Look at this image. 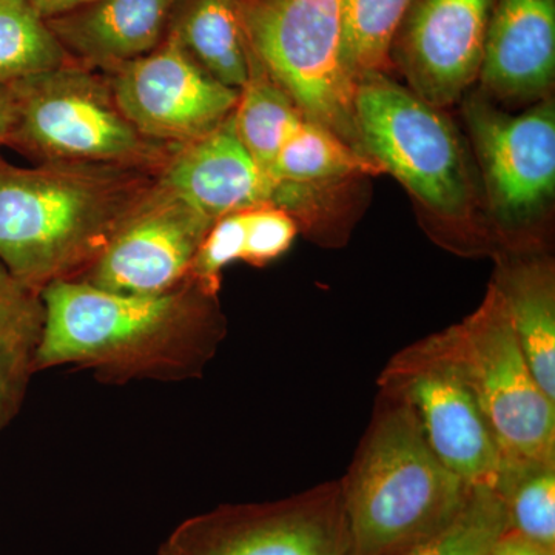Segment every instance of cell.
I'll use <instances>...</instances> for the list:
<instances>
[{
	"label": "cell",
	"instance_id": "27",
	"mask_svg": "<svg viewBox=\"0 0 555 555\" xmlns=\"http://www.w3.org/2000/svg\"><path fill=\"white\" fill-rule=\"evenodd\" d=\"M297 233V221L284 208L262 206L247 210L243 261L258 268L275 261L291 248Z\"/></svg>",
	"mask_w": 555,
	"mask_h": 555
},
{
	"label": "cell",
	"instance_id": "6",
	"mask_svg": "<svg viewBox=\"0 0 555 555\" xmlns=\"http://www.w3.org/2000/svg\"><path fill=\"white\" fill-rule=\"evenodd\" d=\"M358 149L440 217H466L469 179L454 127L437 107L385 73L357 80Z\"/></svg>",
	"mask_w": 555,
	"mask_h": 555
},
{
	"label": "cell",
	"instance_id": "24",
	"mask_svg": "<svg viewBox=\"0 0 555 555\" xmlns=\"http://www.w3.org/2000/svg\"><path fill=\"white\" fill-rule=\"evenodd\" d=\"M415 0H346L343 56L356 79L385 73L397 33Z\"/></svg>",
	"mask_w": 555,
	"mask_h": 555
},
{
	"label": "cell",
	"instance_id": "7",
	"mask_svg": "<svg viewBox=\"0 0 555 555\" xmlns=\"http://www.w3.org/2000/svg\"><path fill=\"white\" fill-rule=\"evenodd\" d=\"M440 335L476 393L502 463L555 462V401L537 383L494 284L476 312Z\"/></svg>",
	"mask_w": 555,
	"mask_h": 555
},
{
	"label": "cell",
	"instance_id": "17",
	"mask_svg": "<svg viewBox=\"0 0 555 555\" xmlns=\"http://www.w3.org/2000/svg\"><path fill=\"white\" fill-rule=\"evenodd\" d=\"M492 284L505 301L511 326L532 374L555 401V280L547 259L500 264Z\"/></svg>",
	"mask_w": 555,
	"mask_h": 555
},
{
	"label": "cell",
	"instance_id": "10",
	"mask_svg": "<svg viewBox=\"0 0 555 555\" xmlns=\"http://www.w3.org/2000/svg\"><path fill=\"white\" fill-rule=\"evenodd\" d=\"M105 75L134 129L169 147L217 129L238 104L240 90L201 67L175 31L155 50Z\"/></svg>",
	"mask_w": 555,
	"mask_h": 555
},
{
	"label": "cell",
	"instance_id": "22",
	"mask_svg": "<svg viewBox=\"0 0 555 555\" xmlns=\"http://www.w3.org/2000/svg\"><path fill=\"white\" fill-rule=\"evenodd\" d=\"M72 62L49 22L28 0H0V87Z\"/></svg>",
	"mask_w": 555,
	"mask_h": 555
},
{
	"label": "cell",
	"instance_id": "20",
	"mask_svg": "<svg viewBox=\"0 0 555 555\" xmlns=\"http://www.w3.org/2000/svg\"><path fill=\"white\" fill-rule=\"evenodd\" d=\"M382 171L374 160L334 131L305 118L278 153L270 178L278 189L281 185L309 188L310 184Z\"/></svg>",
	"mask_w": 555,
	"mask_h": 555
},
{
	"label": "cell",
	"instance_id": "23",
	"mask_svg": "<svg viewBox=\"0 0 555 555\" xmlns=\"http://www.w3.org/2000/svg\"><path fill=\"white\" fill-rule=\"evenodd\" d=\"M494 491L507 529L555 551V462L502 463Z\"/></svg>",
	"mask_w": 555,
	"mask_h": 555
},
{
	"label": "cell",
	"instance_id": "11",
	"mask_svg": "<svg viewBox=\"0 0 555 555\" xmlns=\"http://www.w3.org/2000/svg\"><path fill=\"white\" fill-rule=\"evenodd\" d=\"M214 222L156 181L78 280L115 294H163L188 280Z\"/></svg>",
	"mask_w": 555,
	"mask_h": 555
},
{
	"label": "cell",
	"instance_id": "15",
	"mask_svg": "<svg viewBox=\"0 0 555 555\" xmlns=\"http://www.w3.org/2000/svg\"><path fill=\"white\" fill-rule=\"evenodd\" d=\"M555 75V0H495L480 76L502 98L545 93Z\"/></svg>",
	"mask_w": 555,
	"mask_h": 555
},
{
	"label": "cell",
	"instance_id": "28",
	"mask_svg": "<svg viewBox=\"0 0 555 555\" xmlns=\"http://www.w3.org/2000/svg\"><path fill=\"white\" fill-rule=\"evenodd\" d=\"M488 555H555V551L547 550V547L526 539L518 532L506 529Z\"/></svg>",
	"mask_w": 555,
	"mask_h": 555
},
{
	"label": "cell",
	"instance_id": "26",
	"mask_svg": "<svg viewBox=\"0 0 555 555\" xmlns=\"http://www.w3.org/2000/svg\"><path fill=\"white\" fill-rule=\"evenodd\" d=\"M247 211V210H246ZM246 211L217 219L193 259L189 278L208 291H219L222 270L235 261H243L246 241Z\"/></svg>",
	"mask_w": 555,
	"mask_h": 555
},
{
	"label": "cell",
	"instance_id": "5",
	"mask_svg": "<svg viewBox=\"0 0 555 555\" xmlns=\"http://www.w3.org/2000/svg\"><path fill=\"white\" fill-rule=\"evenodd\" d=\"M346 0H236L251 57L306 119L358 149L356 79L343 56ZM361 152V150H360Z\"/></svg>",
	"mask_w": 555,
	"mask_h": 555
},
{
	"label": "cell",
	"instance_id": "8",
	"mask_svg": "<svg viewBox=\"0 0 555 555\" xmlns=\"http://www.w3.org/2000/svg\"><path fill=\"white\" fill-rule=\"evenodd\" d=\"M377 383L379 390L406 401L427 444L449 470L473 488L494 489L502 452L440 332L390 358Z\"/></svg>",
	"mask_w": 555,
	"mask_h": 555
},
{
	"label": "cell",
	"instance_id": "2",
	"mask_svg": "<svg viewBox=\"0 0 555 555\" xmlns=\"http://www.w3.org/2000/svg\"><path fill=\"white\" fill-rule=\"evenodd\" d=\"M158 171L0 158V262L42 292L78 280L155 185Z\"/></svg>",
	"mask_w": 555,
	"mask_h": 555
},
{
	"label": "cell",
	"instance_id": "14",
	"mask_svg": "<svg viewBox=\"0 0 555 555\" xmlns=\"http://www.w3.org/2000/svg\"><path fill=\"white\" fill-rule=\"evenodd\" d=\"M156 181L211 221L251 208L276 207L280 190L240 141L233 116L175 149Z\"/></svg>",
	"mask_w": 555,
	"mask_h": 555
},
{
	"label": "cell",
	"instance_id": "18",
	"mask_svg": "<svg viewBox=\"0 0 555 555\" xmlns=\"http://www.w3.org/2000/svg\"><path fill=\"white\" fill-rule=\"evenodd\" d=\"M46 327L42 292L0 262V433L20 414Z\"/></svg>",
	"mask_w": 555,
	"mask_h": 555
},
{
	"label": "cell",
	"instance_id": "21",
	"mask_svg": "<svg viewBox=\"0 0 555 555\" xmlns=\"http://www.w3.org/2000/svg\"><path fill=\"white\" fill-rule=\"evenodd\" d=\"M232 116L240 141L269 177L281 147L305 119L294 101L266 75L254 57L250 76L240 90Z\"/></svg>",
	"mask_w": 555,
	"mask_h": 555
},
{
	"label": "cell",
	"instance_id": "29",
	"mask_svg": "<svg viewBox=\"0 0 555 555\" xmlns=\"http://www.w3.org/2000/svg\"><path fill=\"white\" fill-rule=\"evenodd\" d=\"M28 2L43 20L49 21L62 16V14L83 9V7L90 5L96 0H28Z\"/></svg>",
	"mask_w": 555,
	"mask_h": 555
},
{
	"label": "cell",
	"instance_id": "3",
	"mask_svg": "<svg viewBox=\"0 0 555 555\" xmlns=\"http://www.w3.org/2000/svg\"><path fill=\"white\" fill-rule=\"evenodd\" d=\"M349 555H401L447 528L466 485L434 454L406 401L378 389L374 414L341 478Z\"/></svg>",
	"mask_w": 555,
	"mask_h": 555
},
{
	"label": "cell",
	"instance_id": "9",
	"mask_svg": "<svg viewBox=\"0 0 555 555\" xmlns=\"http://www.w3.org/2000/svg\"><path fill=\"white\" fill-rule=\"evenodd\" d=\"M341 481L287 499L224 505L177 526L158 555H349Z\"/></svg>",
	"mask_w": 555,
	"mask_h": 555
},
{
	"label": "cell",
	"instance_id": "12",
	"mask_svg": "<svg viewBox=\"0 0 555 555\" xmlns=\"http://www.w3.org/2000/svg\"><path fill=\"white\" fill-rule=\"evenodd\" d=\"M467 120L496 214L509 225L525 224L554 196V105L509 116L474 102Z\"/></svg>",
	"mask_w": 555,
	"mask_h": 555
},
{
	"label": "cell",
	"instance_id": "25",
	"mask_svg": "<svg viewBox=\"0 0 555 555\" xmlns=\"http://www.w3.org/2000/svg\"><path fill=\"white\" fill-rule=\"evenodd\" d=\"M507 529L506 511L492 488L476 486L459 516L401 555H488Z\"/></svg>",
	"mask_w": 555,
	"mask_h": 555
},
{
	"label": "cell",
	"instance_id": "4",
	"mask_svg": "<svg viewBox=\"0 0 555 555\" xmlns=\"http://www.w3.org/2000/svg\"><path fill=\"white\" fill-rule=\"evenodd\" d=\"M10 90L16 116L7 145L40 163L159 171L177 149L134 129L100 69L72 61Z\"/></svg>",
	"mask_w": 555,
	"mask_h": 555
},
{
	"label": "cell",
	"instance_id": "16",
	"mask_svg": "<svg viewBox=\"0 0 555 555\" xmlns=\"http://www.w3.org/2000/svg\"><path fill=\"white\" fill-rule=\"evenodd\" d=\"M175 2L96 0L47 22L69 60L108 73L163 42Z\"/></svg>",
	"mask_w": 555,
	"mask_h": 555
},
{
	"label": "cell",
	"instance_id": "30",
	"mask_svg": "<svg viewBox=\"0 0 555 555\" xmlns=\"http://www.w3.org/2000/svg\"><path fill=\"white\" fill-rule=\"evenodd\" d=\"M16 116V105L10 87H0V147L9 144Z\"/></svg>",
	"mask_w": 555,
	"mask_h": 555
},
{
	"label": "cell",
	"instance_id": "13",
	"mask_svg": "<svg viewBox=\"0 0 555 555\" xmlns=\"http://www.w3.org/2000/svg\"><path fill=\"white\" fill-rule=\"evenodd\" d=\"M495 0H415L397 33L398 62L412 91L434 107L462 96L480 76Z\"/></svg>",
	"mask_w": 555,
	"mask_h": 555
},
{
	"label": "cell",
	"instance_id": "19",
	"mask_svg": "<svg viewBox=\"0 0 555 555\" xmlns=\"http://www.w3.org/2000/svg\"><path fill=\"white\" fill-rule=\"evenodd\" d=\"M175 33L190 56L219 82L235 90L246 86L251 57L236 0H196Z\"/></svg>",
	"mask_w": 555,
	"mask_h": 555
},
{
	"label": "cell",
	"instance_id": "1",
	"mask_svg": "<svg viewBox=\"0 0 555 555\" xmlns=\"http://www.w3.org/2000/svg\"><path fill=\"white\" fill-rule=\"evenodd\" d=\"M46 327L36 372L89 369L109 385L199 378L228 335L217 292L192 278L153 295H122L80 280L42 291Z\"/></svg>",
	"mask_w": 555,
	"mask_h": 555
}]
</instances>
